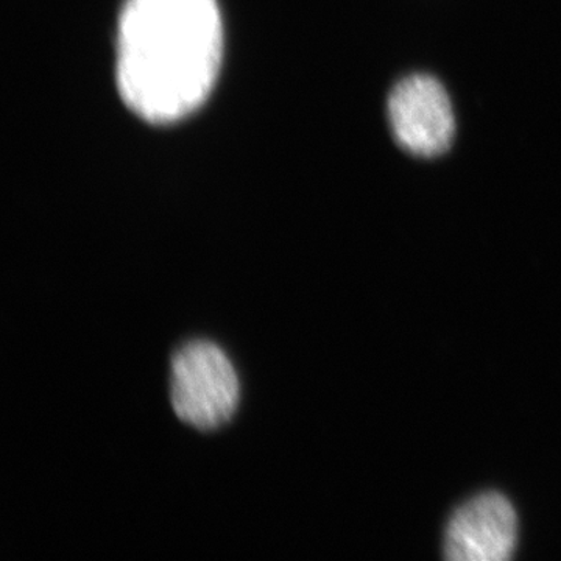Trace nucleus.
<instances>
[{"instance_id": "nucleus-1", "label": "nucleus", "mask_w": 561, "mask_h": 561, "mask_svg": "<svg viewBox=\"0 0 561 561\" xmlns=\"http://www.w3.org/2000/svg\"><path fill=\"white\" fill-rule=\"evenodd\" d=\"M216 0H127L117 32V87L142 119L169 124L208 98L221 58Z\"/></svg>"}, {"instance_id": "nucleus-2", "label": "nucleus", "mask_w": 561, "mask_h": 561, "mask_svg": "<svg viewBox=\"0 0 561 561\" xmlns=\"http://www.w3.org/2000/svg\"><path fill=\"white\" fill-rule=\"evenodd\" d=\"M173 412L201 432L230 423L241 402V381L228 354L216 342H184L171 360Z\"/></svg>"}, {"instance_id": "nucleus-3", "label": "nucleus", "mask_w": 561, "mask_h": 561, "mask_svg": "<svg viewBox=\"0 0 561 561\" xmlns=\"http://www.w3.org/2000/svg\"><path fill=\"white\" fill-rule=\"evenodd\" d=\"M387 114L398 146L415 157H438L451 146L456 133L451 101L434 77L416 73L398 81Z\"/></svg>"}, {"instance_id": "nucleus-4", "label": "nucleus", "mask_w": 561, "mask_h": 561, "mask_svg": "<svg viewBox=\"0 0 561 561\" xmlns=\"http://www.w3.org/2000/svg\"><path fill=\"white\" fill-rule=\"evenodd\" d=\"M518 542V516L507 497L490 491L454 513L443 551L453 561H505Z\"/></svg>"}]
</instances>
